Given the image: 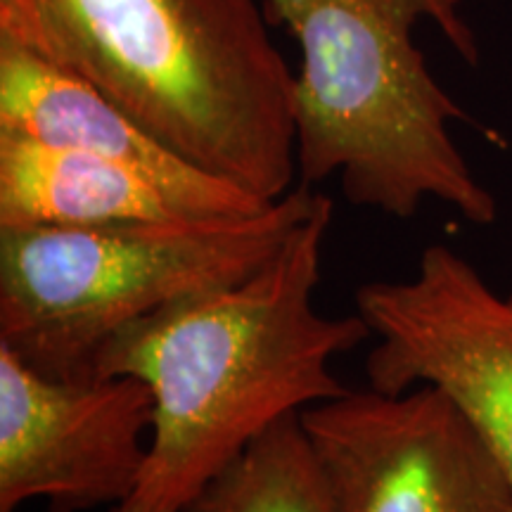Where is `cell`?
I'll use <instances>...</instances> for the list:
<instances>
[{
    "label": "cell",
    "mask_w": 512,
    "mask_h": 512,
    "mask_svg": "<svg viewBox=\"0 0 512 512\" xmlns=\"http://www.w3.org/2000/svg\"><path fill=\"white\" fill-rule=\"evenodd\" d=\"M204 219L114 159L0 131V228H98Z\"/></svg>",
    "instance_id": "9c48e42d"
},
{
    "label": "cell",
    "mask_w": 512,
    "mask_h": 512,
    "mask_svg": "<svg viewBox=\"0 0 512 512\" xmlns=\"http://www.w3.org/2000/svg\"><path fill=\"white\" fill-rule=\"evenodd\" d=\"M375 347L368 387L401 394L432 384L463 411L512 486V292H498L463 254L432 245L406 280L354 294Z\"/></svg>",
    "instance_id": "5b68a950"
},
{
    "label": "cell",
    "mask_w": 512,
    "mask_h": 512,
    "mask_svg": "<svg viewBox=\"0 0 512 512\" xmlns=\"http://www.w3.org/2000/svg\"><path fill=\"white\" fill-rule=\"evenodd\" d=\"M323 200L299 183L252 216L0 228V347L57 380H93L128 325L242 283Z\"/></svg>",
    "instance_id": "277c9868"
},
{
    "label": "cell",
    "mask_w": 512,
    "mask_h": 512,
    "mask_svg": "<svg viewBox=\"0 0 512 512\" xmlns=\"http://www.w3.org/2000/svg\"><path fill=\"white\" fill-rule=\"evenodd\" d=\"M256 0H0L10 34L197 169L264 202L297 185L290 64Z\"/></svg>",
    "instance_id": "7a4b0ae2"
},
{
    "label": "cell",
    "mask_w": 512,
    "mask_h": 512,
    "mask_svg": "<svg viewBox=\"0 0 512 512\" xmlns=\"http://www.w3.org/2000/svg\"><path fill=\"white\" fill-rule=\"evenodd\" d=\"M460 0H266L268 22L285 24L302 48L294 81L299 183L339 176L344 200L413 219L439 200L477 226L496 221L494 195L477 181L451 136L467 114L415 46L432 19L467 62L477 41Z\"/></svg>",
    "instance_id": "3957f363"
},
{
    "label": "cell",
    "mask_w": 512,
    "mask_h": 512,
    "mask_svg": "<svg viewBox=\"0 0 512 512\" xmlns=\"http://www.w3.org/2000/svg\"><path fill=\"white\" fill-rule=\"evenodd\" d=\"M0 131L131 166L204 219L252 216L273 204L185 162L93 83L10 34H0Z\"/></svg>",
    "instance_id": "ba28073f"
},
{
    "label": "cell",
    "mask_w": 512,
    "mask_h": 512,
    "mask_svg": "<svg viewBox=\"0 0 512 512\" xmlns=\"http://www.w3.org/2000/svg\"><path fill=\"white\" fill-rule=\"evenodd\" d=\"M299 418L339 512H512L494 451L432 384L349 387Z\"/></svg>",
    "instance_id": "8992f818"
},
{
    "label": "cell",
    "mask_w": 512,
    "mask_h": 512,
    "mask_svg": "<svg viewBox=\"0 0 512 512\" xmlns=\"http://www.w3.org/2000/svg\"><path fill=\"white\" fill-rule=\"evenodd\" d=\"M330 223L323 195L247 280L152 313L98 351L93 377L133 375L155 399L145 470L110 512H183L280 420L347 392L332 361L373 335L358 313L316 306Z\"/></svg>",
    "instance_id": "6da1fadb"
},
{
    "label": "cell",
    "mask_w": 512,
    "mask_h": 512,
    "mask_svg": "<svg viewBox=\"0 0 512 512\" xmlns=\"http://www.w3.org/2000/svg\"><path fill=\"white\" fill-rule=\"evenodd\" d=\"M183 512H339L302 418L280 420Z\"/></svg>",
    "instance_id": "30bf717a"
},
{
    "label": "cell",
    "mask_w": 512,
    "mask_h": 512,
    "mask_svg": "<svg viewBox=\"0 0 512 512\" xmlns=\"http://www.w3.org/2000/svg\"><path fill=\"white\" fill-rule=\"evenodd\" d=\"M152 420L138 377L57 380L0 347V512L117 508L145 470Z\"/></svg>",
    "instance_id": "52a82bcc"
}]
</instances>
